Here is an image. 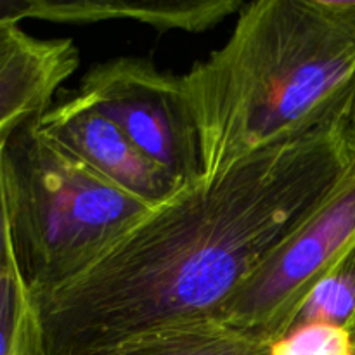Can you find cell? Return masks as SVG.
Returning a JSON list of instances; mask_svg holds the SVG:
<instances>
[{"mask_svg":"<svg viewBox=\"0 0 355 355\" xmlns=\"http://www.w3.org/2000/svg\"><path fill=\"white\" fill-rule=\"evenodd\" d=\"M78 61L71 38H38L19 23L0 24V142L54 104Z\"/></svg>","mask_w":355,"mask_h":355,"instance_id":"obj_7","label":"cell"},{"mask_svg":"<svg viewBox=\"0 0 355 355\" xmlns=\"http://www.w3.org/2000/svg\"><path fill=\"white\" fill-rule=\"evenodd\" d=\"M272 342L225 322H191L141 333L82 355H270Z\"/></svg>","mask_w":355,"mask_h":355,"instance_id":"obj_9","label":"cell"},{"mask_svg":"<svg viewBox=\"0 0 355 355\" xmlns=\"http://www.w3.org/2000/svg\"><path fill=\"white\" fill-rule=\"evenodd\" d=\"M2 144L0 142V288L3 281L12 276L17 270L16 259L12 252V241H10L9 217H7L6 196H3V182H2Z\"/></svg>","mask_w":355,"mask_h":355,"instance_id":"obj_13","label":"cell"},{"mask_svg":"<svg viewBox=\"0 0 355 355\" xmlns=\"http://www.w3.org/2000/svg\"><path fill=\"white\" fill-rule=\"evenodd\" d=\"M270 355H355V326L295 328L272 343Z\"/></svg>","mask_w":355,"mask_h":355,"instance_id":"obj_12","label":"cell"},{"mask_svg":"<svg viewBox=\"0 0 355 355\" xmlns=\"http://www.w3.org/2000/svg\"><path fill=\"white\" fill-rule=\"evenodd\" d=\"M182 76L201 177L331 123L355 85V26L326 0H257Z\"/></svg>","mask_w":355,"mask_h":355,"instance_id":"obj_2","label":"cell"},{"mask_svg":"<svg viewBox=\"0 0 355 355\" xmlns=\"http://www.w3.org/2000/svg\"><path fill=\"white\" fill-rule=\"evenodd\" d=\"M333 123H335L345 148L349 149V153L355 159V85L336 113Z\"/></svg>","mask_w":355,"mask_h":355,"instance_id":"obj_14","label":"cell"},{"mask_svg":"<svg viewBox=\"0 0 355 355\" xmlns=\"http://www.w3.org/2000/svg\"><path fill=\"white\" fill-rule=\"evenodd\" d=\"M355 170L335 123L180 187L68 283L31 295L47 355L217 319Z\"/></svg>","mask_w":355,"mask_h":355,"instance_id":"obj_1","label":"cell"},{"mask_svg":"<svg viewBox=\"0 0 355 355\" xmlns=\"http://www.w3.org/2000/svg\"><path fill=\"white\" fill-rule=\"evenodd\" d=\"M0 355H47L37 309L19 270L0 288Z\"/></svg>","mask_w":355,"mask_h":355,"instance_id":"obj_11","label":"cell"},{"mask_svg":"<svg viewBox=\"0 0 355 355\" xmlns=\"http://www.w3.org/2000/svg\"><path fill=\"white\" fill-rule=\"evenodd\" d=\"M243 6L239 0H31V19L62 24L128 21L159 31L198 33L238 14Z\"/></svg>","mask_w":355,"mask_h":355,"instance_id":"obj_8","label":"cell"},{"mask_svg":"<svg viewBox=\"0 0 355 355\" xmlns=\"http://www.w3.org/2000/svg\"><path fill=\"white\" fill-rule=\"evenodd\" d=\"M307 324L355 326V243L315 286L288 331Z\"/></svg>","mask_w":355,"mask_h":355,"instance_id":"obj_10","label":"cell"},{"mask_svg":"<svg viewBox=\"0 0 355 355\" xmlns=\"http://www.w3.org/2000/svg\"><path fill=\"white\" fill-rule=\"evenodd\" d=\"M75 94L177 182L186 186L200 179V139L182 76L127 55L92 66Z\"/></svg>","mask_w":355,"mask_h":355,"instance_id":"obj_4","label":"cell"},{"mask_svg":"<svg viewBox=\"0 0 355 355\" xmlns=\"http://www.w3.org/2000/svg\"><path fill=\"white\" fill-rule=\"evenodd\" d=\"M2 182L14 259L31 295L89 269L155 208L51 141L37 120L3 141Z\"/></svg>","mask_w":355,"mask_h":355,"instance_id":"obj_3","label":"cell"},{"mask_svg":"<svg viewBox=\"0 0 355 355\" xmlns=\"http://www.w3.org/2000/svg\"><path fill=\"white\" fill-rule=\"evenodd\" d=\"M31 19V0H0V24Z\"/></svg>","mask_w":355,"mask_h":355,"instance_id":"obj_15","label":"cell"},{"mask_svg":"<svg viewBox=\"0 0 355 355\" xmlns=\"http://www.w3.org/2000/svg\"><path fill=\"white\" fill-rule=\"evenodd\" d=\"M38 128L97 175L151 207L168 201L184 184L148 158L110 118L73 92L52 104Z\"/></svg>","mask_w":355,"mask_h":355,"instance_id":"obj_6","label":"cell"},{"mask_svg":"<svg viewBox=\"0 0 355 355\" xmlns=\"http://www.w3.org/2000/svg\"><path fill=\"white\" fill-rule=\"evenodd\" d=\"M354 243L355 170L340 193L229 298L217 321L277 342Z\"/></svg>","mask_w":355,"mask_h":355,"instance_id":"obj_5","label":"cell"}]
</instances>
